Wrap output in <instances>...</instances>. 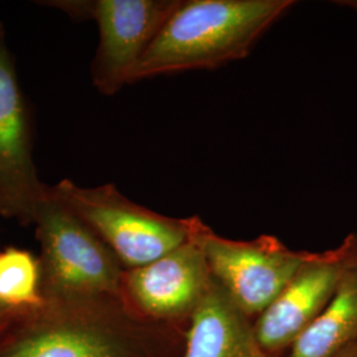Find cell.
Wrapping results in <instances>:
<instances>
[{"label": "cell", "mask_w": 357, "mask_h": 357, "mask_svg": "<svg viewBox=\"0 0 357 357\" xmlns=\"http://www.w3.org/2000/svg\"><path fill=\"white\" fill-rule=\"evenodd\" d=\"M344 259L330 303L291 347L290 357H333L357 340V233L343 240Z\"/></svg>", "instance_id": "cell-11"}, {"label": "cell", "mask_w": 357, "mask_h": 357, "mask_svg": "<svg viewBox=\"0 0 357 357\" xmlns=\"http://www.w3.org/2000/svg\"><path fill=\"white\" fill-rule=\"evenodd\" d=\"M181 0H50L75 20H93L100 40L90 68L91 82L103 96H114L132 82L143 56Z\"/></svg>", "instance_id": "cell-6"}, {"label": "cell", "mask_w": 357, "mask_h": 357, "mask_svg": "<svg viewBox=\"0 0 357 357\" xmlns=\"http://www.w3.org/2000/svg\"><path fill=\"white\" fill-rule=\"evenodd\" d=\"M213 282L202 250L188 238L151 264L125 270L121 298L147 319L188 328Z\"/></svg>", "instance_id": "cell-8"}, {"label": "cell", "mask_w": 357, "mask_h": 357, "mask_svg": "<svg viewBox=\"0 0 357 357\" xmlns=\"http://www.w3.org/2000/svg\"><path fill=\"white\" fill-rule=\"evenodd\" d=\"M32 225L40 245L43 299L121 296L125 268L88 225L52 196L48 187Z\"/></svg>", "instance_id": "cell-4"}, {"label": "cell", "mask_w": 357, "mask_h": 357, "mask_svg": "<svg viewBox=\"0 0 357 357\" xmlns=\"http://www.w3.org/2000/svg\"><path fill=\"white\" fill-rule=\"evenodd\" d=\"M333 357H357V340L347 345L337 355Z\"/></svg>", "instance_id": "cell-13"}, {"label": "cell", "mask_w": 357, "mask_h": 357, "mask_svg": "<svg viewBox=\"0 0 357 357\" xmlns=\"http://www.w3.org/2000/svg\"><path fill=\"white\" fill-rule=\"evenodd\" d=\"M185 332L115 295L44 299L4 321L0 357H181Z\"/></svg>", "instance_id": "cell-1"}, {"label": "cell", "mask_w": 357, "mask_h": 357, "mask_svg": "<svg viewBox=\"0 0 357 357\" xmlns=\"http://www.w3.org/2000/svg\"><path fill=\"white\" fill-rule=\"evenodd\" d=\"M253 321L213 282L187 328L181 357H290V352L265 351Z\"/></svg>", "instance_id": "cell-10"}, {"label": "cell", "mask_w": 357, "mask_h": 357, "mask_svg": "<svg viewBox=\"0 0 357 357\" xmlns=\"http://www.w3.org/2000/svg\"><path fill=\"white\" fill-rule=\"evenodd\" d=\"M333 4H337L339 7L347 8L357 15V0H337V1H333Z\"/></svg>", "instance_id": "cell-14"}, {"label": "cell", "mask_w": 357, "mask_h": 357, "mask_svg": "<svg viewBox=\"0 0 357 357\" xmlns=\"http://www.w3.org/2000/svg\"><path fill=\"white\" fill-rule=\"evenodd\" d=\"M48 190L89 227L125 270L151 264L188 241L185 217L165 216L137 204L114 184L79 187L65 178Z\"/></svg>", "instance_id": "cell-3"}, {"label": "cell", "mask_w": 357, "mask_h": 357, "mask_svg": "<svg viewBox=\"0 0 357 357\" xmlns=\"http://www.w3.org/2000/svg\"><path fill=\"white\" fill-rule=\"evenodd\" d=\"M185 220L188 238L202 250L213 280L250 319L270 306L312 255L287 248L275 236L230 240L199 216Z\"/></svg>", "instance_id": "cell-5"}, {"label": "cell", "mask_w": 357, "mask_h": 357, "mask_svg": "<svg viewBox=\"0 0 357 357\" xmlns=\"http://www.w3.org/2000/svg\"><path fill=\"white\" fill-rule=\"evenodd\" d=\"M344 249L312 252L306 264L253 321L259 345L271 354L290 352L331 301L343 268Z\"/></svg>", "instance_id": "cell-9"}, {"label": "cell", "mask_w": 357, "mask_h": 357, "mask_svg": "<svg viewBox=\"0 0 357 357\" xmlns=\"http://www.w3.org/2000/svg\"><path fill=\"white\" fill-rule=\"evenodd\" d=\"M35 123L0 22V216L28 227L47 195L33 159Z\"/></svg>", "instance_id": "cell-7"}, {"label": "cell", "mask_w": 357, "mask_h": 357, "mask_svg": "<svg viewBox=\"0 0 357 357\" xmlns=\"http://www.w3.org/2000/svg\"><path fill=\"white\" fill-rule=\"evenodd\" d=\"M13 310H8L6 307L0 306V327L4 324V321L10 318V315L13 314Z\"/></svg>", "instance_id": "cell-15"}, {"label": "cell", "mask_w": 357, "mask_h": 357, "mask_svg": "<svg viewBox=\"0 0 357 357\" xmlns=\"http://www.w3.org/2000/svg\"><path fill=\"white\" fill-rule=\"evenodd\" d=\"M44 302L38 258L26 249L8 246L0 252V306L28 310Z\"/></svg>", "instance_id": "cell-12"}, {"label": "cell", "mask_w": 357, "mask_h": 357, "mask_svg": "<svg viewBox=\"0 0 357 357\" xmlns=\"http://www.w3.org/2000/svg\"><path fill=\"white\" fill-rule=\"evenodd\" d=\"M294 4L293 0H181L137 66L132 82L215 70L243 60Z\"/></svg>", "instance_id": "cell-2"}]
</instances>
